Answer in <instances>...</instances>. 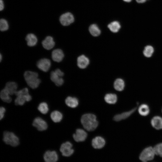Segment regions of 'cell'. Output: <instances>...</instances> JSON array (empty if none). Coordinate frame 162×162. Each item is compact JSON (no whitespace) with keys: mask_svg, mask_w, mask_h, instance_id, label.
<instances>
[{"mask_svg":"<svg viewBox=\"0 0 162 162\" xmlns=\"http://www.w3.org/2000/svg\"><path fill=\"white\" fill-rule=\"evenodd\" d=\"M23 76L28 86L32 89L37 88L41 82L38 73L36 72L27 70L24 72Z\"/></svg>","mask_w":162,"mask_h":162,"instance_id":"1","label":"cell"},{"mask_svg":"<svg viewBox=\"0 0 162 162\" xmlns=\"http://www.w3.org/2000/svg\"><path fill=\"white\" fill-rule=\"evenodd\" d=\"M81 122L83 127L88 131L94 130L98 125V122L96 116L91 113L83 115L81 118Z\"/></svg>","mask_w":162,"mask_h":162,"instance_id":"2","label":"cell"},{"mask_svg":"<svg viewBox=\"0 0 162 162\" xmlns=\"http://www.w3.org/2000/svg\"><path fill=\"white\" fill-rule=\"evenodd\" d=\"M15 94L16 96L14 101L16 105H22L26 102L29 101L32 99V97L29 94L28 89L26 87L17 90Z\"/></svg>","mask_w":162,"mask_h":162,"instance_id":"3","label":"cell"},{"mask_svg":"<svg viewBox=\"0 0 162 162\" xmlns=\"http://www.w3.org/2000/svg\"><path fill=\"white\" fill-rule=\"evenodd\" d=\"M3 140L6 144L13 147H16L20 144L19 139L12 132H4Z\"/></svg>","mask_w":162,"mask_h":162,"instance_id":"4","label":"cell"},{"mask_svg":"<svg viewBox=\"0 0 162 162\" xmlns=\"http://www.w3.org/2000/svg\"><path fill=\"white\" fill-rule=\"evenodd\" d=\"M155 155L153 148L149 146L142 151L140 155L139 158L142 162H147L153 160Z\"/></svg>","mask_w":162,"mask_h":162,"instance_id":"5","label":"cell"},{"mask_svg":"<svg viewBox=\"0 0 162 162\" xmlns=\"http://www.w3.org/2000/svg\"><path fill=\"white\" fill-rule=\"evenodd\" d=\"M38 69L44 72H47L50 69L51 62L50 60L46 58H43L38 60L36 63Z\"/></svg>","mask_w":162,"mask_h":162,"instance_id":"6","label":"cell"},{"mask_svg":"<svg viewBox=\"0 0 162 162\" xmlns=\"http://www.w3.org/2000/svg\"><path fill=\"white\" fill-rule=\"evenodd\" d=\"M72 147V144L69 141L62 143L59 148L62 155L65 157H69L71 156L74 152Z\"/></svg>","mask_w":162,"mask_h":162,"instance_id":"7","label":"cell"},{"mask_svg":"<svg viewBox=\"0 0 162 162\" xmlns=\"http://www.w3.org/2000/svg\"><path fill=\"white\" fill-rule=\"evenodd\" d=\"M43 158L44 162H57L59 156L56 151L47 150L43 154Z\"/></svg>","mask_w":162,"mask_h":162,"instance_id":"8","label":"cell"},{"mask_svg":"<svg viewBox=\"0 0 162 162\" xmlns=\"http://www.w3.org/2000/svg\"><path fill=\"white\" fill-rule=\"evenodd\" d=\"M41 45L45 50H50L55 46L56 43L52 37L47 36L41 41Z\"/></svg>","mask_w":162,"mask_h":162,"instance_id":"9","label":"cell"},{"mask_svg":"<svg viewBox=\"0 0 162 162\" xmlns=\"http://www.w3.org/2000/svg\"><path fill=\"white\" fill-rule=\"evenodd\" d=\"M59 21L62 25L64 26H68L74 22V18L71 13L67 12L60 16Z\"/></svg>","mask_w":162,"mask_h":162,"instance_id":"10","label":"cell"},{"mask_svg":"<svg viewBox=\"0 0 162 162\" xmlns=\"http://www.w3.org/2000/svg\"><path fill=\"white\" fill-rule=\"evenodd\" d=\"M32 125L40 131L46 130L48 127L46 122L40 117H36L34 119Z\"/></svg>","mask_w":162,"mask_h":162,"instance_id":"11","label":"cell"},{"mask_svg":"<svg viewBox=\"0 0 162 162\" xmlns=\"http://www.w3.org/2000/svg\"><path fill=\"white\" fill-rule=\"evenodd\" d=\"M64 57V53L60 49H55L52 50L51 52L52 59L55 62H60L62 61Z\"/></svg>","mask_w":162,"mask_h":162,"instance_id":"12","label":"cell"},{"mask_svg":"<svg viewBox=\"0 0 162 162\" xmlns=\"http://www.w3.org/2000/svg\"><path fill=\"white\" fill-rule=\"evenodd\" d=\"M87 136V133L83 129H77L73 135L74 140L77 142H82L85 140Z\"/></svg>","mask_w":162,"mask_h":162,"instance_id":"13","label":"cell"},{"mask_svg":"<svg viewBox=\"0 0 162 162\" xmlns=\"http://www.w3.org/2000/svg\"><path fill=\"white\" fill-rule=\"evenodd\" d=\"M25 40L26 42L27 45L29 47H33L37 44L38 39L37 36L34 34L30 33L27 34Z\"/></svg>","mask_w":162,"mask_h":162,"instance_id":"14","label":"cell"},{"mask_svg":"<svg viewBox=\"0 0 162 162\" xmlns=\"http://www.w3.org/2000/svg\"><path fill=\"white\" fill-rule=\"evenodd\" d=\"M50 77L51 80L57 86H62L64 82L62 77L58 75L54 70H52L50 72Z\"/></svg>","mask_w":162,"mask_h":162,"instance_id":"15","label":"cell"},{"mask_svg":"<svg viewBox=\"0 0 162 162\" xmlns=\"http://www.w3.org/2000/svg\"><path fill=\"white\" fill-rule=\"evenodd\" d=\"M93 147L95 149H101L105 145V141L102 137L98 136L93 138L92 142Z\"/></svg>","mask_w":162,"mask_h":162,"instance_id":"16","label":"cell"},{"mask_svg":"<svg viewBox=\"0 0 162 162\" xmlns=\"http://www.w3.org/2000/svg\"><path fill=\"white\" fill-rule=\"evenodd\" d=\"M18 85L14 81H9L7 82L5 86L4 89L10 95L15 94L17 91Z\"/></svg>","mask_w":162,"mask_h":162,"instance_id":"17","label":"cell"},{"mask_svg":"<svg viewBox=\"0 0 162 162\" xmlns=\"http://www.w3.org/2000/svg\"><path fill=\"white\" fill-rule=\"evenodd\" d=\"M136 108H134L129 111L116 115L113 117V120L118 122L125 119L132 114L136 111Z\"/></svg>","mask_w":162,"mask_h":162,"instance_id":"18","label":"cell"},{"mask_svg":"<svg viewBox=\"0 0 162 162\" xmlns=\"http://www.w3.org/2000/svg\"><path fill=\"white\" fill-rule=\"evenodd\" d=\"M89 59L84 55H81L78 57L77 64L78 67L81 69L86 68L89 64Z\"/></svg>","mask_w":162,"mask_h":162,"instance_id":"19","label":"cell"},{"mask_svg":"<svg viewBox=\"0 0 162 162\" xmlns=\"http://www.w3.org/2000/svg\"><path fill=\"white\" fill-rule=\"evenodd\" d=\"M152 126L156 130L162 129V118L159 116H155L151 119Z\"/></svg>","mask_w":162,"mask_h":162,"instance_id":"20","label":"cell"},{"mask_svg":"<svg viewBox=\"0 0 162 162\" xmlns=\"http://www.w3.org/2000/svg\"><path fill=\"white\" fill-rule=\"evenodd\" d=\"M65 102L68 106L73 108L76 107L79 104V101L77 98L71 96L66 98Z\"/></svg>","mask_w":162,"mask_h":162,"instance_id":"21","label":"cell"},{"mask_svg":"<svg viewBox=\"0 0 162 162\" xmlns=\"http://www.w3.org/2000/svg\"><path fill=\"white\" fill-rule=\"evenodd\" d=\"M125 83L124 80L121 78H118L115 81L114 83V88L118 91H122L124 88Z\"/></svg>","mask_w":162,"mask_h":162,"instance_id":"22","label":"cell"},{"mask_svg":"<svg viewBox=\"0 0 162 162\" xmlns=\"http://www.w3.org/2000/svg\"><path fill=\"white\" fill-rule=\"evenodd\" d=\"M50 117L53 122L57 123L59 122L62 120L63 115L59 111L55 110L51 112L50 114Z\"/></svg>","mask_w":162,"mask_h":162,"instance_id":"23","label":"cell"},{"mask_svg":"<svg viewBox=\"0 0 162 162\" xmlns=\"http://www.w3.org/2000/svg\"><path fill=\"white\" fill-rule=\"evenodd\" d=\"M104 98L105 101L110 104H115L117 100V96L115 94H107L105 95Z\"/></svg>","mask_w":162,"mask_h":162,"instance_id":"24","label":"cell"},{"mask_svg":"<svg viewBox=\"0 0 162 162\" xmlns=\"http://www.w3.org/2000/svg\"><path fill=\"white\" fill-rule=\"evenodd\" d=\"M139 114L142 116H146L148 115L150 112V109L148 106L146 104L141 105L138 109Z\"/></svg>","mask_w":162,"mask_h":162,"instance_id":"25","label":"cell"},{"mask_svg":"<svg viewBox=\"0 0 162 162\" xmlns=\"http://www.w3.org/2000/svg\"><path fill=\"white\" fill-rule=\"evenodd\" d=\"M10 95L4 88L1 91L0 98L4 102L9 103L11 101L12 99Z\"/></svg>","mask_w":162,"mask_h":162,"instance_id":"26","label":"cell"},{"mask_svg":"<svg viewBox=\"0 0 162 162\" xmlns=\"http://www.w3.org/2000/svg\"><path fill=\"white\" fill-rule=\"evenodd\" d=\"M108 27L112 32L116 33L120 29L121 26L118 22L114 21L110 23L108 26Z\"/></svg>","mask_w":162,"mask_h":162,"instance_id":"27","label":"cell"},{"mask_svg":"<svg viewBox=\"0 0 162 162\" xmlns=\"http://www.w3.org/2000/svg\"><path fill=\"white\" fill-rule=\"evenodd\" d=\"M89 30L90 34L94 37L98 36L101 33L100 30L95 24L91 25L89 27Z\"/></svg>","mask_w":162,"mask_h":162,"instance_id":"28","label":"cell"},{"mask_svg":"<svg viewBox=\"0 0 162 162\" xmlns=\"http://www.w3.org/2000/svg\"><path fill=\"white\" fill-rule=\"evenodd\" d=\"M154 52L153 47L151 45H147L145 47L143 53L146 57L150 58L152 56Z\"/></svg>","mask_w":162,"mask_h":162,"instance_id":"29","label":"cell"},{"mask_svg":"<svg viewBox=\"0 0 162 162\" xmlns=\"http://www.w3.org/2000/svg\"><path fill=\"white\" fill-rule=\"evenodd\" d=\"M38 110L43 114H46L49 111L48 106L47 104L45 102L41 103L38 106Z\"/></svg>","mask_w":162,"mask_h":162,"instance_id":"30","label":"cell"},{"mask_svg":"<svg viewBox=\"0 0 162 162\" xmlns=\"http://www.w3.org/2000/svg\"><path fill=\"white\" fill-rule=\"evenodd\" d=\"M9 26L8 21L5 19H1L0 20V30L2 32L8 30Z\"/></svg>","mask_w":162,"mask_h":162,"instance_id":"31","label":"cell"},{"mask_svg":"<svg viewBox=\"0 0 162 162\" xmlns=\"http://www.w3.org/2000/svg\"><path fill=\"white\" fill-rule=\"evenodd\" d=\"M153 149L155 154L162 157V143L156 145L153 147Z\"/></svg>","mask_w":162,"mask_h":162,"instance_id":"32","label":"cell"},{"mask_svg":"<svg viewBox=\"0 0 162 162\" xmlns=\"http://www.w3.org/2000/svg\"><path fill=\"white\" fill-rule=\"evenodd\" d=\"M5 109L3 107H1L0 108V120L2 119L4 116V113L5 112Z\"/></svg>","mask_w":162,"mask_h":162,"instance_id":"33","label":"cell"},{"mask_svg":"<svg viewBox=\"0 0 162 162\" xmlns=\"http://www.w3.org/2000/svg\"><path fill=\"white\" fill-rule=\"evenodd\" d=\"M4 8V2L2 0H0V11L3 10Z\"/></svg>","mask_w":162,"mask_h":162,"instance_id":"34","label":"cell"},{"mask_svg":"<svg viewBox=\"0 0 162 162\" xmlns=\"http://www.w3.org/2000/svg\"><path fill=\"white\" fill-rule=\"evenodd\" d=\"M138 3H143L146 2L147 0H136Z\"/></svg>","mask_w":162,"mask_h":162,"instance_id":"35","label":"cell"},{"mask_svg":"<svg viewBox=\"0 0 162 162\" xmlns=\"http://www.w3.org/2000/svg\"><path fill=\"white\" fill-rule=\"evenodd\" d=\"M3 59V55L1 53H0V62H1L2 61Z\"/></svg>","mask_w":162,"mask_h":162,"instance_id":"36","label":"cell"},{"mask_svg":"<svg viewBox=\"0 0 162 162\" xmlns=\"http://www.w3.org/2000/svg\"><path fill=\"white\" fill-rule=\"evenodd\" d=\"M124 1L126 2H130L132 0H123Z\"/></svg>","mask_w":162,"mask_h":162,"instance_id":"37","label":"cell"},{"mask_svg":"<svg viewBox=\"0 0 162 162\" xmlns=\"http://www.w3.org/2000/svg\"></svg>","mask_w":162,"mask_h":162,"instance_id":"38","label":"cell"}]
</instances>
